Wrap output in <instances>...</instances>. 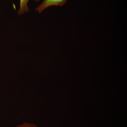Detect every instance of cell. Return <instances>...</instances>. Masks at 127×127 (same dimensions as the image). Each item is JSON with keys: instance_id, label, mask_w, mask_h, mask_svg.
<instances>
[{"instance_id": "1", "label": "cell", "mask_w": 127, "mask_h": 127, "mask_svg": "<svg viewBox=\"0 0 127 127\" xmlns=\"http://www.w3.org/2000/svg\"><path fill=\"white\" fill-rule=\"evenodd\" d=\"M67 0H44L36 9V11L41 13L48 7L53 6H62L65 4Z\"/></svg>"}, {"instance_id": "2", "label": "cell", "mask_w": 127, "mask_h": 127, "mask_svg": "<svg viewBox=\"0 0 127 127\" xmlns=\"http://www.w3.org/2000/svg\"><path fill=\"white\" fill-rule=\"evenodd\" d=\"M30 0H20V7L18 10V15H21L25 14V12H27L30 11L28 6V3ZM36 2H39L40 0H33Z\"/></svg>"}, {"instance_id": "3", "label": "cell", "mask_w": 127, "mask_h": 127, "mask_svg": "<svg viewBox=\"0 0 127 127\" xmlns=\"http://www.w3.org/2000/svg\"><path fill=\"white\" fill-rule=\"evenodd\" d=\"M16 127H37L36 125L31 123H24Z\"/></svg>"}]
</instances>
